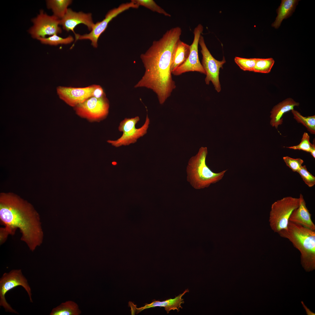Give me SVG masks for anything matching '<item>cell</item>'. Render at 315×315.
<instances>
[{
  "label": "cell",
  "mask_w": 315,
  "mask_h": 315,
  "mask_svg": "<svg viewBox=\"0 0 315 315\" xmlns=\"http://www.w3.org/2000/svg\"><path fill=\"white\" fill-rule=\"evenodd\" d=\"M297 172L309 187H312L315 185V177L307 170L305 165L302 166Z\"/></svg>",
  "instance_id": "obj_28"
},
{
  "label": "cell",
  "mask_w": 315,
  "mask_h": 315,
  "mask_svg": "<svg viewBox=\"0 0 315 315\" xmlns=\"http://www.w3.org/2000/svg\"><path fill=\"white\" fill-rule=\"evenodd\" d=\"M283 159L287 166L294 172H297L304 162L300 158L294 159L288 156L283 157Z\"/></svg>",
  "instance_id": "obj_29"
},
{
  "label": "cell",
  "mask_w": 315,
  "mask_h": 315,
  "mask_svg": "<svg viewBox=\"0 0 315 315\" xmlns=\"http://www.w3.org/2000/svg\"><path fill=\"white\" fill-rule=\"evenodd\" d=\"M18 286H21L25 289L30 302H33L31 288L21 270H12L8 273H4L0 279V305L6 312L18 314L6 301L5 295L8 291Z\"/></svg>",
  "instance_id": "obj_9"
},
{
  "label": "cell",
  "mask_w": 315,
  "mask_h": 315,
  "mask_svg": "<svg viewBox=\"0 0 315 315\" xmlns=\"http://www.w3.org/2000/svg\"><path fill=\"white\" fill-rule=\"evenodd\" d=\"M81 313L77 304L71 301L61 303L53 309L50 315H78Z\"/></svg>",
  "instance_id": "obj_20"
},
{
  "label": "cell",
  "mask_w": 315,
  "mask_h": 315,
  "mask_svg": "<svg viewBox=\"0 0 315 315\" xmlns=\"http://www.w3.org/2000/svg\"><path fill=\"white\" fill-rule=\"evenodd\" d=\"M80 24L86 25L88 29L91 30L94 24L91 13H85L82 12H76L70 8H68L64 17L60 19V25L67 32L72 31L75 35L74 29Z\"/></svg>",
  "instance_id": "obj_14"
},
{
  "label": "cell",
  "mask_w": 315,
  "mask_h": 315,
  "mask_svg": "<svg viewBox=\"0 0 315 315\" xmlns=\"http://www.w3.org/2000/svg\"><path fill=\"white\" fill-rule=\"evenodd\" d=\"M181 33L179 27L168 30L140 55L145 71L134 87L152 90L161 104L164 103L176 87L172 77L171 64L173 52L180 40Z\"/></svg>",
  "instance_id": "obj_1"
},
{
  "label": "cell",
  "mask_w": 315,
  "mask_h": 315,
  "mask_svg": "<svg viewBox=\"0 0 315 315\" xmlns=\"http://www.w3.org/2000/svg\"><path fill=\"white\" fill-rule=\"evenodd\" d=\"M299 198V206L293 211L289 220L308 229L315 231V225L312 220V215L306 206L305 201L302 194H300Z\"/></svg>",
  "instance_id": "obj_15"
},
{
  "label": "cell",
  "mask_w": 315,
  "mask_h": 315,
  "mask_svg": "<svg viewBox=\"0 0 315 315\" xmlns=\"http://www.w3.org/2000/svg\"><path fill=\"white\" fill-rule=\"evenodd\" d=\"M57 92L61 99L73 107L91 97L106 95L102 87L96 84L83 88L59 86L57 88Z\"/></svg>",
  "instance_id": "obj_7"
},
{
  "label": "cell",
  "mask_w": 315,
  "mask_h": 315,
  "mask_svg": "<svg viewBox=\"0 0 315 315\" xmlns=\"http://www.w3.org/2000/svg\"><path fill=\"white\" fill-rule=\"evenodd\" d=\"M274 63L272 58H257L253 72L262 73H270Z\"/></svg>",
  "instance_id": "obj_23"
},
{
  "label": "cell",
  "mask_w": 315,
  "mask_h": 315,
  "mask_svg": "<svg viewBox=\"0 0 315 315\" xmlns=\"http://www.w3.org/2000/svg\"><path fill=\"white\" fill-rule=\"evenodd\" d=\"M298 2L297 0H282L280 6L276 10L277 15L272 26L275 29L279 28L283 20L292 15Z\"/></svg>",
  "instance_id": "obj_18"
},
{
  "label": "cell",
  "mask_w": 315,
  "mask_h": 315,
  "mask_svg": "<svg viewBox=\"0 0 315 315\" xmlns=\"http://www.w3.org/2000/svg\"><path fill=\"white\" fill-rule=\"evenodd\" d=\"M74 108L79 116L90 122H97L106 117L109 104L106 95L101 97L93 96Z\"/></svg>",
  "instance_id": "obj_6"
},
{
  "label": "cell",
  "mask_w": 315,
  "mask_h": 315,
  "mask_svg": "<svg viewBox=\"0 0 315 315\" xmlns=\"http://www.w3.org/2000/svg\"><path fill=\"white\" fill-rule=\"evenodd\" d=\"M301 303L303 307L305 309L307 314L308 315H315V313L313 312H312L304 304L302 301L301 302Z\"/></svg>",
  "instance_id": "obj_31"
},
{
  "label": "cell",
  "mask_w": 315,
  "mask_h": 315,
  "mask_svg": "<svg viewBox=\"0 0 315 315\" xmlns=\"http://www.w3.org/2000/svg\"><path fill=\"white\" fill-rule=\"evenodd\" d=\"M70 0H49L46 1L48 8L52 10L53 15L60 19L65 15L68 6L72 3Z\"/></svg>",
  "instance_id": "obj_21"
},
{
  "label": "cell",
  "mask_w": 315,
  "mask_h": 315,
  "mask_svg": "<svg viewBox=\"0 0 315 315\" xmlns=\"http://www.w3.org/2000/svg\"><path fill=\"white\" fill-rule=\"evenodd\" d=\"M41 43L52 46L59 44H67L73 41V37L69 36L66 38H62L57 34H54L48 38H40L37 39Z\"/></svg>",
  "instance_id": "obj_24"
},
{
  "label": "cell",
  "mask_w": 315,
  "mask_h": 315,
  "mask_svg": "<svg viewBox=\"0 0 315 315\" xmlns=\"http://www.w3.org/2000/svg\"><path fill=\"white\" fill-rule=\"evenodd\" d=\"M139 120L140 118L138 116L124 119L120 122L118 128L119 131L123 132L121 136L116 140H108L107 142L116 147L128 145L136 142L139 138L147 133L150 123L147 114L144 124L141 127L137 129L135 127L136 125Z\"/></svg>",
  "instance_id": "obj_8"
},
{
  "label": "cell",
  "mask_w": 315,
  "mask_h": 315,
  "mask_svg": "<svg viewBox=\"0 0 315 315\" xmlns=\"http://www.w3.org/2000/svg\"><path fill=\"white\" fill-rule=\"evenodd\" d=\"M190 45L180 40L178 41L173 54L171 64L172 72L186 61L190 53Z\"/></svg>",
  "instance_id": "obj_19"
},
{
  "label": "cell",
  "mask_w": 315,
  "mask_h": 315,
  "mask_svg": "<svg viewBox=\"0 0 315 315\" xmlns=\"http://www.w3.org/2000/svg\"><path fill=\"white\" fill-rule=\"evenodd\" d=\"M139 6L133 1L121 4L118 7L110 10L106 14L105 18L101 21L94 24L91 32L89 34L80 35L76 34L75 41L78 40L89 39L94 48L98 46V39L101 35L106 29L109 23L119 14L130 8H137Z\"/></svg>",
  "instance_id": "obj_11"
},
{
  "label": "cell",
  "mask_w": 315,
  "mask_h": 315,
  "mask_svg": "<svg viewBox=\"0 0 315 315\" xmlns=\"http://www.w3.org/2000/svg\"><path fill=\"white\" fill-rule=\"evenodd\" d=\"M207 154V148L202 147L197 154L190 158L186 167L187 180L196 189L207 188L219 182L227 171L212 172L206 163Z\"/></svg>",
  "instance_id": "obj_4"
},
{
  "label": "cell",
  "mask_w": 315,
  "mask_h": 315,
  "mask_svg": "<svg viewBox=\"0 0 315 315\" xmlns=\"http://www.w3.org/2000/svg\"><path fill=\"white\" fill-rule=\"evenodd\" d=\"M32 21L33 25L29 32L34 38H44L46 35H57L62 32L61 29L59 26L60 19L53 15H48L43 10H41L39 14Z\"/></svg>",
  "instance_id": "obj_12"
},
{
  "label": "cell",
  "mask_w": 315,
  "mask_h": 315,
  "mask_svg": "<svg viewBox=\"0 0 315 315\" xmlns=\"http://www.w3.org/2000/svg\"><path fill=\"white\" fill-rule=\"evenodd\" d=\"M257 58H246L236 57L234 60L236 63L244 71H253Z\"/></svg>",
  "instance_id": "obj_26"
},
{
  "label": "cell",
  "mask_w": 315,
  "mask_h": 315,
  "mask_svg": "<svg viewBox=\"0 0 315 315\" xmlns=\"http://www.w3.org/2000/svg\"><path fill=\"white\" fill-rule=\"evenodd\" d=\"M294 118L298 123H301L307 128L311 134H315V116H303L294 109L291 111Z\"/></svg>",
  "instance_id": "obj_22"
},
{
  "label": "cell",
  "mask_w": 315,
  "mask_h": 315,
  "mask_svg": "<svg viewBox=\"0 0 315 315\" xmlns=\"http://www.w3.org/2000/svg\"><path fill=\"white\" fill-rule=\"evenodd\" d=\"M0 219L9 234H14L19 229L21 240L32 251L42 243L43 233L40 219L36 213L27 205L18 200H1Z\"/></svg>",
  "instance_id": "obj_2"
},
{
  "label": "cell",
  "mask_w": 315,
  "mask_h": 315,
  "mask_svg": "<svg viewBox=\"0 0 315 315\" xmlns=\"http://www.w3.org/2000/svg\"><path fill=\"white\" fill-rule=\"evenodd\" d=\"M311 154L313 157L315 158V140H313V143L312 144V146L311 148L310 152V153Z\"/></svg>",
  "instance_id": "obj_30"
},
{
  "label": "cell",
  "mask_w": 315,
  "mask_h": 315,
  "mask_svg": "<svg viewBox=\"0 0 315 315\" xmlns=\"http://www.w3.org/2000/svg\"><path fill=\"white\" fill-rule=\"evenodd\" d=\"M281 237L288 239L301 253V263L306 271L315 269V231L289 221L286 229L279 231Z\"/></svg>",
  "instance_id": "obj_3"
},
{
  "label": "cell",
  "mask_w": 315,
  "mask_h": 315,
  "mask_svg": "<svg viewBox=\"0 0 315 315\" xmlns=\"http://www.w3.org/2000/svg\"><path fill=\"white\" fill-rule=\"evenodd\" d=\"M203 30V27L199 24L193 31L194 39L190 48L189 56L186 61L172 71V74L179 76L190 71H196L206 75V72L199 59L198 46L200 36Z\"/></svg>",
  "instance_id": "obj_13"
},
{
  "label": "cell",
  "mask_w": 315,
  "mask_h": 315,
  "mask_svg": "<svg viewBox=\"0 0 315 315\" xmlns=\"http://www.w3.org/2000/svg\"><path fill=\"white\" fill-rule=\"evenodd\" d=\"M199 44L201 48V52L202 55L201 64L206 72L205 83L209 85L210 82H211L215 90L219 92L221 90L219 80V71L220 68H223V65L226 62L225 58L224 57L222 60L218 61L212 56L202 35L199 38Z\"/></svg>",
  "instance_id": "obj_10"
},
{
  "label": "cell",
  "mask_w": 315,
  "mask_h": 315,
  "mask_svg": "<svg viewBox=\"0 0 315 315\" xmlns=\"http://www.w3.org/2000/svg\"><path fill=\"white\" fill-rule=\"evenodd\" d=\"M139 6H143L151 10L164 15L166 16L170 17L171 15L158 6L153 0H132Z\"/></svg>",
  "instance_id": "obj_25"
},
{
  "label": "cell",
  "mask_w": 315,
  "mask_h": 315,
  "mask_svg": "<svg viewBox=\"0 0 315 315\" xmlns=\"http://www.w3.org/2000/svg\"><path fill=\"white\" fill-rule=\"evenodd\" d=\"M112 163L114 165H115L116 164V163L115 162H113Z\"/></svg>",
  "instance_id": "obj_32"
},
{
  "label": "cell",
  "mask_w": 315,
  "mask_h": 315,
  "mask_svg": "<svg viewBox=\"0 0 315 315\" xmlns=\"http://www.w3.org/2000/svg\"><path fill=\"white\" fill-rule=\"evenodd\" d=\"M299 103L290 98H288L275 105L270 111V123L272 127L277 129L278 126L282 124V117L284 114L298 106Z\"/></svg>",
  "instance_id": "obj_16"
},
{
  "label": "cell",
  "mask_w": 315,
  "mask_h": 315,
  "mask_svg": "<svg viewBox=\"0 0 315 315\" xmlns=\"http://www.w3.org/2000/svg\"><path fill=\"white\" fill-rule=\"evenodd\" d=\"M310 136L308 134L305 132L304 133L301 141L298 145L293 146L286 147V148L294 150H301L310 153L312 146L310 142Z\"/></svg>",
  "instance_id": "obj_27"
},
{
  "label": "cell",
  "mask_w": 315,
  "mask_h": 315,
  "mask_svg": "<svg viewBox=\"0 0 315 315\" xmlns=\"http://www.w3.org/2000/svg\"><path fill=\"white\" fill-rule=\"evenodd\" d=\"M189 291V290L187 289L182 293L179 295L174 299H170L162 301H154L149 304H146L143 307L138 308H136L137 312L136 314L145 309L157 307H164L167 313H168L172 310H176L178 312L180 308H182L181 306V304L184 303L183 299L182 298V297L186 293Z\"/></svg>",
  "instance_id": "obj_17"
},
{
  "label": "cell",
  "mask_w": 315,
  "mask_h": 315,
  "mask_svg": "<svg viewBox=\"0 0 315 315\" xmlns=\"http://www.w3.org/2000/svg\"><path fill=\"white\" fill-rule=\"evenodd\" d=\"M299 198L286 197L272 205L269 217V225L275 232L287 228L289 218L293 211L299 206Z\"/></svg>",
  "instance_id": "obj_5"
}]
</instances>
